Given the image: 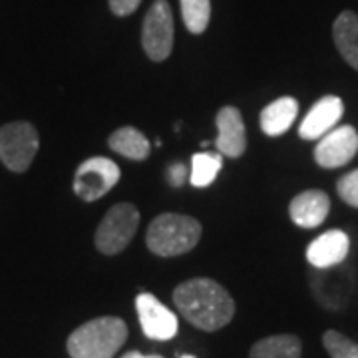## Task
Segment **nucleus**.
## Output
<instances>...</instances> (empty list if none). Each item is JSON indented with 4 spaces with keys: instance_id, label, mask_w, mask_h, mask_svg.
Segmentation results:
<instances>
[{
    "instance_id": "obj_1",
    "label": "nucleus",
    "mask_w": 358,
    "mask_h": 358,
    "mask_svg": "<svg viewBox=\"0 0 358 358\" xmlns=\"http://www.w3.org/2000/svg\"><path fill=\"white\" fill-rule=\"evenodd\" d=\"M173 303L183 319L205 333H213L227 327L235 317V303L213 279H189L173 291Z\"/></svg>"
},
{
    "instance_id": "obj_2",
    "label": "nucleus",
    "mask_w": 358,
    "mask_h": 358,
    "mask_svg": "<svg viewBox=\"0 0 358 358\" xmlns=\"http://www.w3.org/2000/svg\"><path fill=\"white\" fill-rule=\"evenodd\" d=\"M128 341V324L117 317H100L78 327L68 336V355L72 358H114Z\"/></svg>"
},
{
    "instance_id": "obj_3",
    "label": "nucleus",
    "mask_w": 358,
    "mask_h": 358,
    "mask_svg": "<svg viewBox=\"0 0 358 358\" xmlns=\"http://www.w3.org/2000/svg\"><path fill=\"white\" fill-rule=\"evenodd\" d=\"M201 239V223L181 213H162L150 223L145 233L148 249L157 257L189 253Z\"/></svg>"
},
{
    "instance_id": "obj_4",
    "label": "nucleus",
    "mask_w": 358,
    "mask_h": 358,
    "mask_svg": "<svg viewBox=\"0 0 358 358\" xmlns=\"http://www.w3.org/2000/svg\"><path fill=\"white\" fill-rule=\"evenodd\" d=\"M138 225H140V211L136 209V205H114L98 225L96 237H94L96 249L103 255L122 253L131 243Z\"/></svg>"
},
{
    "instance_id": "obj_5",
    "label": "nucleus",
    "mask_w": 358,
    "mask_h": 358,
    "mask_svg": "<svg viewBox=\"0 0 358 358\" xmlns=\"http://www.w3.org/2000/svg\"><path fill=\"white\" fill-rule=\"evenodd\" d=\"M38 145V131L28 122H13L0 128V162L14 173L28 171Z\"/></svg>"
},
{
    "instance_id": "obj_6",
    "label": "nucleus",
    "mask_w": 358,
    "mask_h": 358,
    "mask_svg": "<svg viewBox=\"0 0 358 358\" xmlns=\"http://www.w3.org/2000/svg\"><path fill=\"white\" fill-rule=\"evenodd\" d=\"M141 46L150 60L164 62L173 50V13L167 0H155L141 26Z\"/></svg>"
},
{
    "instance_id": "obj_7",
    "label": "nucleus",
    "mask_w": 358,
    "mask_h": 358,
    "mask_svg": "<svg viewBox=\"0 0 358 358\" xmlns=\"http://www.w3.org/2000/svg\"><path fill=\"white\" fill-rule=\"evenodd\" d=\"M122 178L115 162L108 157H90L80 164L74 176V193L82 201H96L114 187Z\"/></svg>"
},
{
    "instance_id": "obj_8",
    "label": "nucleus",
    "mask_w": 358,
    "mask_h": 358,
    "mask_svg": "<svg viewBox=\"0 0 358 358\" xmlns=\"http://www.w3.org/2000/svg\"><path fill=\"white\" fill-rule=\"evenodd\" d=\"M358 152V131L352 126L333 128L315 148V162L324 169H336L352 162Z\"/></svg>"
},
{
    "instance_id": "obj_9",
    "label": "nucleus",
    "mask_w": 358,
    "mask_h": 358,
    "mask_svg": "<svg viewBox=\"0 0 358 358\" xmlns=\"http://www.w3.org/2000/svg\"><path fill=\"white\" fill-rule=\"evenodd\" d=\"M136 308L143 334L152 341H171L178 334V317L159 303V299L150 293L136 296Z\"/></svg>"
},
{
    "instance_id": "obj_10",
    "label": "nucleus",
    "mask_w": 358,
    "mask_h": 358,
    "mask_svg": "<svg viewBox=\"0 0 358 358\" xmlns=\"http://www.w3.org/2000/svg\"><path fill=\"white\" fill-rule=\"evenodd\" d=\"M343 114H345L343 100L338 96H324L310 108V112L301 122L299 136L303 140H320L338 124Z\"/></svg>"
},
{
    "instance_id": "obj_11",
    "label": "nucleus",
    "mask_w": 358,
    "mask_h": 358,
    "mask_svg": "<svg viewBox=\"0 0 358 358\" xmlns=\"http://www.w3.org/2000/svg\"><path fill=\"white\" fill-rule=\"evenodd\" d=\"M350 251V239L345 231L331 229L319 235L315 241L307 247V261L315 268L327 271L341 265L348 257Z\"/></svg>"
},
{
    "instance_id": "obj_12",
    "label": "nucleus",
    "mask_w": 358,
    "mask_h": 358,
    "mask_svg": "<svg viewBox=\"0 0 358 358\" xmlns=\"http://www.w3.org/2000/svg\"><path fill=\"white\" fill-rule=\"evenodd\" d=\"M219 136L215 145L223 157H241L247 150V134L241 112L235 106H225L219 110L217 117Z\"/></svg>"
},
{
    "instance_id": "obj_13",
    "label": "nucleus",
    "mask_w": 358,
    "mask_h": 358,
    "mask_svg": "<svg viewBox=\"0 0 358 358\" xmlns=\"http://www.w3.org/2000/svg\"><path fill=\"white\" fill-rule=\"evenodd\" d=\"M331 211V199L320 189H308L299 193L289 205V215L294 225L303 229H315L324 223Z\"/></svg>"
},
{
    "instance_id": "obj_14",
    "label": "nucleus",
    "mask_w": 358,
    "mask_h": 358,
    "mask_svg": "<svg viewBox=\"0 0 358 358\" xmlns=\"http://www.w3.org/2000/svg\"><path fill=\"white\" fill-rule=\"evenodd\" d=\"M296 114H299V102L291 96H285V98L271 102L261 112V129H263V134H267L268 138L282 136L293 126Z\"/></svg>"
},
{
    "instance_id": "obj_15",
    "label": "nucleus",
    "mask_w": 358,
    "mask_h": 358,
    "mask_svg": "<svg viewBox=\"0 0 358 358\" xmlns=\"http://www.w3.org/2000/svg\"><path fill=\"white\" fill-rule=\"evenodd\" d=\"M333 38L341 56L358 70V14L352 10L338 14L333 26Z\"/></svg>"
},
{
    "instance_id": "obj_16",
    "label": "nucleus",
    "mask_w": 358,
    "mask_h": 358,
    "mask_svg": "<svg viewBox=\"0 0 358 358\" xmlns=\"http://www.w3.org/2000/svg\"><path fill=\"white\" fill-rule=\"evenodd\" d=\"M108 145L112 148V152L124 155L128 159H134V162H143L152 152V145H150L148 138L141 134L140 129L131 128V126L115 129L108 140Z\"/></svg>"
},
{
    "instance_id": "obj_17",
    "label": "nucleus",
    "mask_w": 358,
    "mask_h": 358,
    "mask_svg": "<svg viewBox=\"0 0 358 358\" xmlns=\"http://www.w3.org/2000/svg\"><path fill=\"white\" fill-rule=\"evenodd\" d=\"M303 345L294 334H275L253 345L249 358H301Z\"/></svg>"
},
{
    "instance_id": "obj_18",
    "label": "nucleus",
    "mask_w": 358,
    "mask_h": 358,
    "mask_svg": "<svg viewBox=\"0 0 358 358\" xmlns=\"http://www.w3.org/2000/svg\"><path fill=\"white\" fill-rule=\"evenodd\" d=\"M223 167V155L219 152H201L192 157V185L193 187H207L217 179Z\"/></svg>"
},
{
    "instance_id": "obj_19",
    "label": "nucleus",
    "mask_w": 358,
    "mask_h": 358,
    "mask_svg": "<svg viewBox=\"0 0 358 358\" xmlns=\"http://www.w3.org/2000/svg\"><path fill=\"white\" fill-rule=\"evenodd\" d=\"M181 16L192 34H201L209 26L211 0H181Z\"/></svg>"
},
{
    "instance_id": "obj_20",
    "label": "nucleus",
    "mask_w": 358,
    "mask_h": 358,
    "mask_svg": "<svg viewBox=\"0 0 358 358\" xmlns=\"http://www.w3.org/2000/svg\"><path fill=\"white\" fill-rule=\"evenodd\" d=\"M322 345L331 358H358V345L338 331H327L322 334Z\"/></svg>"
},
{
    "instance_id": "obj_21",
    "label": "nucleus",
    "mask_w": 358,
    "mask_h": 358,
    "mask_svg": "<svg viewBox=\"0 0 358 358\" xmlns=\"http://www.w3.org/2000/svg\"><path fill=\"white\" fill-rule=\"evenodd\" d=\"M336 192L345 203H348L350 207H358V169L348 171L346 176L338 179Z\"/></svg>"
},
{
    "instance_id": "obj_22",
    "label": "nucleus",
    "mask_w": 358,
    "mask_h": 358,
    "mask_svg": "<svg viewBox=\"0 0 358 358\" xmlns=\"http://www.w3.org/2000/svg\"><path fill=\"white\" fill-rule=\"evenodd\" d=\"M141 0H110V8L115 16H129L138 10Z\"/></svg>"
},
{
    "instance_id": "obj_23",
    "label": "nucleus",
    "mask_w": 358,
    "mask_h": 358,
    "mask_svg": "<svg viewBox=\"0 0 358 358\" xmlns=\"http://www.w3.org/2000/svg\"><path fill=\"white\" fill-rule=\"evenodd\" d=\"M169 181H171V185L173 187H181L183 185V181L187 178V169L183 164H173V166L169 167Z\"/></svg>"
},
{
    "instance_id": "obj_24",
    "label": "nucleus",
    "mask_w": 358,
    "mask_h": 358,
    "mask_svg": "<svg viewBox=\"0 0 358 358\" xmlns=\"http://www.w3.org/2000/svg\"><path fill=\"white\" fill-rule=\"evenodd\" d=\"M122 358H164V357H159V355H150V357H145V355H141V352H138V350H131V352H126Z\"/></svg>"
},
{
    "instance_id": "obj_25",
    "label": "nucleus",
    "mask_w": 358,
    "mask_h": 358,
    "mask_svg": "<svg viewBox=\"0 0 358 358\" xmlns=\"http://www.w3.org/2000/svg\"><path fill=\"white\" fill-rule=\"evenodd\" d=\"M179 358H195V357H192V355H183V357H179Z\"/></svg>"
}]
</instances>
